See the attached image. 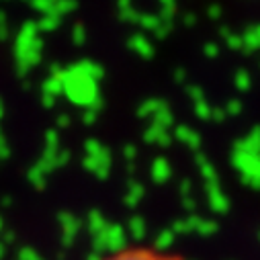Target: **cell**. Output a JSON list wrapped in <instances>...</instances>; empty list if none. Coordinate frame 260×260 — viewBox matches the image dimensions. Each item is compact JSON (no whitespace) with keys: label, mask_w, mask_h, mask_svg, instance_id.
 <instances>
[{"label":"cell","mask_w":260,"mask_h":260,"mask_svg":"<svg viewBox=\"0 0 260 260\" xmlns=\"http://www.w3.org/2000/svg\"><path fill=\"white\" fill-rule=\"evenodd\" d=\"M99 260H184V258L154 246H125L107 256H101Z\"/></svg>","instance_id":"1"},{"label":"cell","mask_w":260,"mask_h":260,"mask_svg":"<svg viewBox=\"0 0 260 260\" xmlns=\"http://www.w3.org/2000/svg\"><path fill=\"white\" fill-rule=\"evenodd\" d=\"M242 43H244L248 49H258V47H260V25L252 27V29L248 31V35L242 37Z\"/></svg>","instance_id":"2"}]
</instances>
